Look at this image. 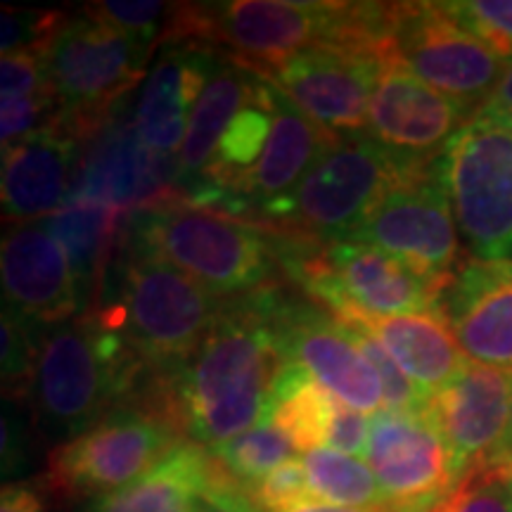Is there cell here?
<instances>
[{"label": "cell", "mask_w": 512, "mask_h": 512, "mask_svg": "<svg viewBox=\"0 0 512 512\" xmlns=\"http://www.w3.org/2000/svg\"><path fill=\"white\" fill-rule=\"evenodd\" d=\"M283 366L264 287L226 299L190 361L176 370H152L133 406L214 453L271 422L273 387Z\"/></svg>", "instance_id": "6da1fadb"}, {"label": "cell", "mask_w": 512, "mask_h": 512, "mask_svg": "<svg viewBox=\"0 0 512 512\" xmlns=\"http://www.w3.org/2000/svg\"><path fill=\"white\" fill-rule=\"evenodd\" d=\"M389 8L392 3H185L176 5L166 41L219 43L254 69L273 67L311 48L361 50L384 57Z\"/></svg>", "instance_id": "7a4b0ae2"}, {"label": "cell", "mask_w": 512, "mask_h": 512, "mask_svg": "<svg viewBox=\"0 0 512 512\" xmlns=\"http://www.w3.org/2000/svg\"><path fill=\"white\" fill-rule=\"evenodd\" d=\"M150 373L117 332L81 313L43 332L27 411L50 444H67L131 399Z\"/></svg>", "instance_id": "3957f363"}, {"label": "cell", "mask_w": 512, "mask_h": 512, "mask_svg": "<svg viewBox=\"0 0 512 512\" xmlns=\"http://www.w3.org/2000/svg\"><path fill=\"white\" fill-rule=\"evenodd\" d=\"M221 306L178 268L119 240L88 313L150 370H176L200 349Z\"/></svg>", "instance_id": "277c9868"}, {"label": "cell", "mask_w": 512, "mask_h": 512, "mask_svg": "<svg viewBox=\"0 0 512 512\" xmlns=\"http://www.w3.org/2000/svg\"><path fill=\"white\" fill-rule=\"evenodd\" d=\"M119 240L178 268L223 302L278 285L283 273L273 230L185 200L128 214Z\"/></svg>", "instance_id": "5b68a950"}, {"label": "cell", "mask_w": 512, "mask_h": 512, "mask_svg": "<svg viewBox=\"0 0 512 512\" xmlns=\"http://www.w3.org/2000/svg\"><path fill=\"white\" fill-rule=\"evenodd\" d=\"M427 164L396 155L368 133L339 136L290 195L261 211L254 223L316 242L351 240L384 195Z\"/></svg>", "instance_id": "8992f818"}, {"label": "cell", "mask_w": 512, "mask_h": 512, "mask_svg": "<svg viewBox=\"0 0 512 512\" xmlns=\"http://www.w3.org/2000/svg\"><path fill=\"white\" fill-rule=\"evenodd\" d=\"M155 46L79 10L67 15L41 50L43 72L57 102V124L83 140L114 105L145 81Z\"/></svg>", "instance_id": "52a82bcc"}, {"label": "cell", "mask_w": 512, "mask_h": 512, "mask_svg": "<svg viewBox=\"0 0 512 512\" xmlns=\"http://www.w3.org/2000/svg\"><path fill=\"white\" fill-rule=\"evenodd\" d=\"M434 164L472 259L512 261V131L470 121Z\"/></svg>", "instance_id": "ba28073f"}, {"label": "cell", "mask_w": 512, "mask_h": 512, "mask_svg": "<svg viewBox=\"0 0 512 512\" xmlns=\"http://www.w3.org/2000/svg\"><path fill=\"white\" fill-rule=\"evenodd\" d=\"M181 441L164 420L124 403L81 437L50 451L46 491L60 501H98L155 470Z\"/></svg>", "instance_id": "9c48e42d"}, {"label": "cell", "mask_w": 512, "mask_h": 512, "mask_svg": "<svg viewBox=\"0 0 512 512\" xmlns=\"http://www.w3.org/2000/svg\"><path fill=\"white\" fill-rule=\"evenodd\" d=\"M384 57L456 100L472 117L508 69L446 3H392Z\"/></svg>", "instance_id": "30bf717a"}, {"label": "cell", "mask_w": 512, "mask_h": 512, "mask_svg": "<svg viewBox=\"0 0 512 512\" xmlns=\"http://www.w3.org/2000/svg\"><path fill=\"white\" fill-rule=\"evenodd\" d=\"M69 200L98 202L126 216L162 202L183 200L178 192V157L159 155L145 143L131 98L114 105L83 136Z\"/></svg>", "instance_id": "8fae6325"}, {"label": "cell", "mask_w": 512, "mask_h": 512, "mask_svg": "<svg viewBox=\"0 0 512 512\" xmlns=\"http://www.w3.org/2000/svg\"><path fill=\"white\" fill-rule=\"evenodd\" d=\"M266 309L285 361L304 368L320 387L356 411H382V382L325 306L280 285L266 287Z\"/></svg>", "instance_id": "7c38bea8"}, {"label": "cell", "mask_w": 512, "mask_h": 512, "mask_svg": "<svg viewBox=\"0 0 512 512\" xmlns=\"http://www.w3.org/2000/svg\"><path fill=\"white\" fill-rule=\"evenodd\" d=\"M349 242L373 245L425 278L451 283L465 261L451 202L434 159L387 192Z\"/></svg>", "instance_id": "4fadbf2b"}, {"label": "cell", "mask_w": 512, "mask_h": 512, "mask_svg": "<svg viewBox=\"0 0 512 512\" xmlns=\"http://www.w3.org/2000/svg\"><path fill=\"white\" fill-rule=\"evenodd\" d=\"M382 60L361 50L311 48L256 72L311 121L339 138L366 133Z\"/></svg>", "instance_id": "5bb4252c"}, {"label": "cell", "mask_w": 512, "mask_h": 512, "mask_svg": "<svg viewBox=\"0 0 512 512\" xmlns=\"http://www.w3.org/2000/svg\"><path fill=\"white\" fill-rule=\"evenodd\" d=\"M366 460L387 505L399 512H430L458 482L451 451L425 411H377Z\"/></svg>", "instance_id": "9a60e30c"}, {"label": "cell", "mask_w": 512, "mask_h": 512, "mask_svg": "<svg viewBox=\"0 0 512 512\" xmlns=\"http://www.w3.org/2000/svg\"><path fill=\"white\" fill-rule=\"evenodd\" d=\"M3 309L36 328H55L83 313L72 264L46 221L15 223L0 245Z\"/></svg>", "instance_id": "2e32d148"}, {"label": "cell", "mask_w": 512, "mask_h": 512, "mask_svg": "<svg viewBox=\"0 0 512 512\" xmlns=\"http://www.w3.org/2000/svg\"><path fill=\"white\" fill-rule=\"evenodd\" d=\"M470 121L472 114L463 105L384 57L370 98V138L401 157L432 162Z\"/></svg>", "instance_id": "e0dca14e"}, {"label": "cell", "mask_w": 512, "mask_h": 512, "mask_svg": "<svg viewBox=\"0 0 512 512\" xmlns=\"http://www.w3.org/2000/svg\"><path fill=\"white\" fill-rule=\"evenodd\" d=\"M512 401V370L467 361L446 387L430 396V415L453 458L460 479L489 460L501 444Z\"/></svg>", "instance_id": "ac0fdd59"}, {"label": "cell", "mask_w": 512, "mask_h": 512, "mask_svg": "<svg viewBox=\"0 0 512 512\" xmlns=\"http://www.w3.org/2000/svg\"><path fill=\"white\" fill-rule=\"evenodd\" d=\"M441 311L470 361L512 370V261L467 259Z\"/></svg>", "instance_id": "d6986e66"}, {"label": "cell", "mask_w": 512, "mask_h": 512, "mask_svg": "<svg viewBox=\"0 0 512 512\" xmlns=\"http://www.w3.org/2000/svg\"><path fill=\"white\" fill-rule=\"evenodd\" d=\"M221 50L202 41H166L147 69L133 105L140 136L152 150L178 157L192 110Z\"/></svg>", "instance_id": "ffe728a7"}, {"label": "cell", "mask_w": 512, "mask_h": 512, "mask_svg": "<svg viewBox=\"0 0 512 512\" xmlns=\"http://www.w3.org/2000/svg\"><path fill=\"white\" fill-rule=\"evenodd\" d=\"M79 159L81 140L57 121L3 147L5 219L29 223L57 214L72 195Z\"/></svg>", "instance_id": "44dd1931"}, {"label": "cell", "mask_w": 512, "mask_h": 512, "mask_svg": "<svg viewBox=\"0 0 512 512\" xmlns=\"http://www.w3.org/2000/svg\"><path fill=\"white\" fill-rule=\"evenodd\" d=\"M332 316L370 332L427 399L446 387L470 361L453 337L441 309L401 316H373L344 309Z\"/></svg>", "instance_id": "7402d4cb"}, {"label": "cell", "mask_w": 512, "mask_h": 512, "mask_svg": "<svg viewBox=\"0 0 512 512\" xmlns=\"http://www.w3.org/2000/svg\"><path fill=\"white\" fill-rule=\"evenodd\" d=\"M335 138L337 136L320 128L275 88L271 138L240 192L238 216H245V221L254 223L261 211L290 195L294 185L302 181L306 171Z\"/></svg>", "instance_id": "603a6c76"}, {"label": "cell", "mask_w": 512, "mask_h": 512, "mask_svg": "<svg viewBox=\"0 0 512 512\" xmlns=\"http://www.w3.org/2000/svg\"><path fill=\"white\" fill-rule=\"evenodd\" d=\"M256 79V69L221 50L195 102L188 133L178 152V192L185 202L200 188L223 131L247 102Z\"/></svg>", "instance_id": "cb8c5ba5"}, {"label": "cell", "mask_w": 512, "mask_h": 512, "mask_svg": "<svg viewBox=\"0 0 512 512\" xmlns=\"http://www.w3.org/2000/svg\"><path fill=\"white\" fill-rule=\"evenodd\" d=\"M43 221L72 264L83 313H88L119 245L126 214L98 202L69 200L57 214Z\"/></svg>", "instance_id": "d4e9b609"}, {"label": "cell", "mask_w": 512, "mask_h": 512, "mask_svg": "<svg viewBox=\"0 0 512 512\" xmlns=\"http://www.w3.org/2000/svg\"><path fill=\"white\" fill-rule=\"evenodd\" d=\"M209 472L211 453L192 441H181L155 470L98 498L91 512H192V501Z\"/></svg>", "instance_id": "484cf974"}, {"label": "cell", "mask_w": 512, "mask_h": 512, "mask_svg": "<svg viewBox=\"0 0 512 512\" xmlns=\"http://www.w3.org/2000/svg\"><path fill=\"white\" fill-rule=\"evenodd\" d=\"M337 396L323 389L304 368L285 361L273 387L271 425L285 434L294 451L311 453L328 441Z\"/></svg>", "instance_id": "4316f807"}, {"label": "cell", "mask_w": 512, "mask_h": 512, "mask_svg": "<svg viewBox=\"0 0 512 512\" xmlns=\"http://www.w3.org/2000/svg\"><path fill=\"white\" fill-rule=\"evenodd\" d=\"M302 460L313 496L320 503L330 501L344 508H384L387 505L380 482L363 460L344 456L332 448H316V451L304 453Z\"/></svg>", "instance_id": "83f0119b"}, {"label": "cell", "mask_w": 512, "mask_h": 512, "mask_svg": "<svg viewBox=\"0 0 512 512\" xmlns=\"http://www.w3.org/2000/svg\"><path fill=\"white\" fill-rule=\"evenodd\" d=\"M211 456L235 484L247 489L271 475L285 460L294 458V446L278 427L264 422V425H256L252 430L242 432L240 437L230 439Z\"/></svg>", "instance_id": "f1b7e54d"}, {"label": "cell", "mask_w": 512, "mask_h": 512, "mask_svg": "<svg viewBox=\"0 0 512 512\" xmlns=\"http://www.w3.org/2000/svg\"><path fill=\"white\" fill-rule=\"evenodd\" d=\"M43 332L46 330L27 323L10 309H3V316H0V368H3L5 401L27 408Z\"/></svg>", "instance_id": "f546056e"}, {"label": "cell", "mask_w": 512, "mask_h": 512, "mask_svg": "<svg viewBox=\"0 0 512 512\" xmlns=\"http://www.w3.org/2000/svg\"><path fill=\"white\" fill-rule=\"evenodd\" d=\"M430 512H512V465L489 458L470 467Z\"/></svg>", "instance_id": "4dcf8cb0"}, {"label": "cell", "mask_w": 512, "mask_h": 512, "mask_svg": "<svg viewBox=\"0 0 512 512\" xmlns=\"http://www.w3.org/2000/svg\"><path fill=\"white\" fill-rule=\"evenodd\" d=\"M83 12L157 48L169 36L176 5L157 3V0H145V3H114V0H105V3H88Z\"/></svg>", "instance_id": "1f68e13d"}, {"label": "cell", "mask_w": 512, "mask_h": 512, "mask_svg": "<svg viewBox=\"0 0 512 512\" xmlns=\"http://www.w3.org/2000/svg\"><path fill=\"white\" fill-rule=\"evenodd\" d=\"M446 5L498 60L512 64V0H458Z\"/></svg>", "instance_id": "d6a6232c"}, {"label": "cell", "mask_w": 512, "mask_h": 512, "mask_svg": "<svg viewBox=\"0 0 512 512\" xmlns=\"http://www.w3.org/2000/svg\"><path fill=\"white\" fill-rule=\"evenodd\" d=\"M245 494L261 512H294L306 505L320 503L313 496L302 458L285 460L271 475L247 486Z\"/></svg>", "instance_id": "836d02e7"}, {"label": "cell", "mask_w": 512, "mask_h": 512, "mask_svg": "<svg viewBox=\"0 0 512 512\" xmlns=\"http://www.w3.org/2000/svg\"><path fill=\"white\" fill-rule=\"evenodd\" d=\"M69 12L62 10H17L0 12V46L8 53H41Z\"/></svg>", "instance_id": "e575fe53"}, {"label": "cell", "mask_w": 512, "mask_h": 512, "mask_svg": "<svg viewBox=\"0 0 512 512\" xmlns=\"http://www.w3.org/2000/svg\"><path fill=\"white\" fill-rule=\"evenodd\" d=\"M53 95L38 53H8L0 60V98Z\"/></svg>", "instance_id": "d590c367"}, {"label": "cell", "mask_w": 512, "mask_h": 512, "mask_svg": "<svg viewBox=\"0 0 512 512\" xmlns=\"http://www.w3.org/2000/svg\"><path fill=\"white\" fill-rule=\"evenodd\" d=\"M192 512H261L249 501L240 484H235L211 456V472L192 501Z\"/></svg>", "instance_id": "8d00e7d4"}, {"label": "cell", "mask_w": 512, "mask_h": 512, "mask_svg": "<svg viewBox=\"0 0 512 512\" xmlns=\"http://www.w3.org/2000/svg\"><path fill=\"white\" fill-rule=\"evenodd\" d=\"M370 437V420L363 411L347 406L344 401L335 403V413H332L328 427V444L332 451L344 453V456H366Z\"/></svg>", "instance_id": "74e56055"}, {"label": "cell", "mask_w": 512, "mask_h": 512, "mask_svg": "<svg viewBox=\"0 0 512 512\" xmlns=\"http://www.w3.org/2000/svg\"><path fill=\"white\" fill-rule=\"evenodd\" d=\"M24 406L5 401L3 411V475L15 477L29 465V420Z\"/></svg>", "instance_id": "f35d334b"}, {"label": "cell", "mask_w": 512, "mask_h": 512, "mask_svg": "<svg viewBox=\"0 0 512 512\" xmlns=\"http://www.w3.org/2000/svg\"><path fill=\"white\" fill-rule=\"evenodd\" d=\"M472 121H482V124L501 126L512 131V64H508L503 79L498 81L494 93L479 107V112L472 117Z\"/></svg>", "instance_id": "ab89813d"}, {"label": "cell", "mask_w": 512, "mask_h": 512, "mask_svg": "<svg viewBox=\"0 0 512 512\" xmlns=\"http://www.w3.org/2000/svg\"><path fill=\"white\" fill-rule=\"evenodd\" d=\"M0 512H46V501L36 486L12 482L0 491Z\"/></svg>", "instance_id": "60d3db41"}, {"label": "cell", "mask_w": 512, "mask_h": 512, "mask_svg": "<svg viewBox=\"0 0 512 512\" xmlns=\"http://www.w3.org/2000/svg\"><path fill=\"white\" fill-rule=\"evenodd\" d=\"M294 512H399V510L389 508V505H384V508H344V505L313 503V505H306V508H299Z\"/></svg>", "instance_id": "b9f144b4"}, {"label": "cell", "mask_w": 512, "mask_h": 512, "mask_svg": "<svg viewBox=\"0 0 512 512\" xmlns=\"http://www.w3.org/2000/svg\"><path fill=\"white\" fill-rule=\"evenodd\" d=\"M491 458H498V460H503V463L512 465V401H510V415H508V425H505L503 439Z\"/></svg>", "instance_id": "7bdbcfd3"}]
</instances>
